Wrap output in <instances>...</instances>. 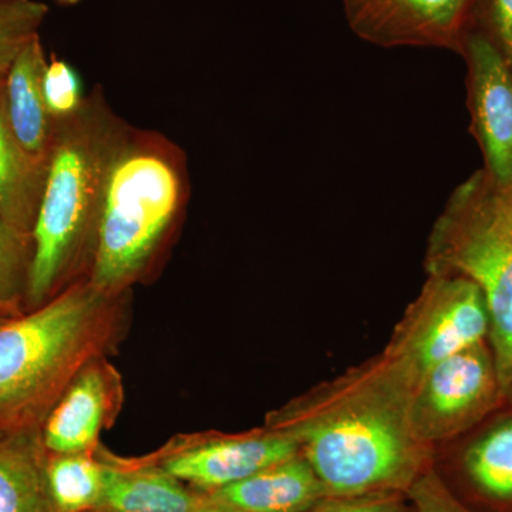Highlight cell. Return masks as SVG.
I'll use <instances>...</instances> for the list:
<instances>
[{"label":"cell","instance_id":"10","mask_svg":"<svg viewBox=\"0 0 512 512\" xmlns=\"http://www.w3.org/2000/svg\"><path fill=\"white\" fill-rule=\"evenodd\" d=\"M296 454H301L298 441L285 431L266 427L244 436L194 441L168 453L160 466L197 493H210Z\"/></svg>","mask_w":512,"mask_h":512},{"label":"cell","instance_id":"13","mask_svg":"<svg viewBox=\"0 0 512 512\" xmlns=\"http://www.w3.org/2000/svg\"><path fill=\"white\" fill-rule=\"evenodd\" d=\"M40 36L29 43L6 73V110L16 140L30 160L47 168L56 137V123L47 110L43 74L47 67Z\"/></svg>","mask_w":512,"mask_h":512},{"label":"cell","instance_id":"8","mask_svg":"<svg viewBox=\"0 0 512 512\" xmlns=\"http://www.w3.org/2000/svg\"><path fill=\"white\" fill-rule=\"evenodd\" d=\"M467 64L471 131L495 191L512 187V66L484 35L468 29L460 47Z\"/></svg>","mask_w":512,"mask_h":512},{"label":"cell","instance_id":"2","mask_svg":"<svg viewBox=\"0 0 512 512\" xmlns=\"http://www.w3.org/2000/svg\"><path fill=\"white\" fill-rule=\"evenodd\" d=\"M128 126L101 86L87 94L77 114L56 123L32 232L25 295L30 309L89 276L111 164Z\"/></svg>","mask_w":512,"mask_h":512},{"label":"cell","instance_id":"5","mask_svg":"<svg viewBox=\"0 0 512 512\" xmlns=\"http://www.w3.org/2000/svg\"><path fill=\"white\" fill-rule=\"evenodd\" d=\"M427 274H453L480 289L501 392L512 390V229L495 214L483 171L461 184L434 224Z\"/></svg>","mask_w":512,"mask_h":512},{"label":"cell","instance_id":"26","mask_svg":"<svg viewBox=\"0 0 512 512\" xmlns=\"http://www.w3.org/2000/svg\"><path fill=\"white\" fill-rule=\"evenodd\" d=\"M19 305L13 303H0V323L5 322L6 319L12 316L19 315Z\"/></svg>","mask_w":512,"mask_h":512},{"label":"cell","instance_id":"19","mask_svg":"<svg viewBox=\"0 0 512 512\" xmlns=\"http://www.w3.org/2000/svg\"><path fill=\"white\" fill-rule=\"evenodd\" d=\"M49 6L39 0H0V74L8 73L22 50L40 36Z\"/></svg>","mask_w":512,"mask_h":512},{"label":"cell","instance_id":"6","mask_svg":"<svg viewBox=\"0 0 512 512\" xmlns=\"http://www.w3.org/2000/svg\"><path fill=\"white\" fill-rule=\"evenodd\" d=\"M488 332L490 316L477 285L460 275L429 274L383 355L417 386L443 360L485 342Z\"/></svg>","mask_w":512,"mask_h":512},{"label":"cell","instance_id":"20","mask_svg":"<svg viewBox=\"0 0 512 512\" xmlns=\"http://www.w3.org/2000/svg\"><path fill=\"white\" fill-rule=\"evenodd\" d=\"M32 262V241L0 215V303L25 301Z\"/></svg>","mask_w":512,"mask_h":512},{"label":"cell","instance_id":"11","mask_svg":"<svg viewBox=\"0 0 512 512\" xmlns=\"http://www.w3.org/2000/svg\"><path fill=\"white\" fill-rule=\"evenodd\" d=\"M121 377L106 357L87 363L50 410L42 439L50 454H93L123 403Z\"/></svg>","mask_w":512,"mask_h":512},{"label":"cell","instance_id":"4","mask_svg":"<svg viewBox=\"0 0 512 512\" xmlns=\"http://www.w3.org/2000/svg\"><path fill=\"white\" fill-rule=\"evenodd\" d=\"M190 195L183 148L130 124L111 164L87 281L110 295L146 281L177 234Z\"/></svg>","mask_w":512,"mask_h":512},{"label":"cell","instance_id":"7","mask_svg":"<svg viewBox=\"0 0 512 512\" xmlns=\"http://www.w3.org/2000/svg\"><path fill=\"white\" fill-rule=\"evenodd\" d=\"M503 396L493 352L478 343L434 366L417 384L410 409L414 433L434 447L470 429Z\"/></svg>","mask_w":512,"mask_h":512},{"label":"cell","instance_id":"12","mask_svg":"<svg viewBox=\"0 0 512 512\" xmlns=\"http://www.w3.org/2000/svg\"><path fill=\"white\" fill-rule=\"evenodd\" d=\"M198 494L202 504L221 512H308L329 497L302 454L228 487Z\"/></svg>","mask_w":512,"mask_h":512},{"label":"cell","instance_id":"23","mask_svg":"<svg viewBox=\"0 0 512 512\" xmlns=\"http://www.w3.org/2000/svg\"><path fill=\"white\" fill-rule=\"evenodd\" d=\"M407 500L413 512H477L450 490L434 466L417 478L407 491Z\"/></svg>","mask_w":512,"mask_h":512},{"label":"cell","instance_id":"27","mask_svg":"<svg viewBox=\"0 0 512 512\" xmlns=\"http://www.w3.org/2000/svg\"><path fill=\"white\" fill-rule=\"evenodd\" d=\"M53 2H56L57 5L60 6H76L82 3L83 0H53Z\"/></svg>","mask_w":512,"mask_h":512},{"label":"cell","instance_id":"17","mask_svg":"<svg viewBox=\"0 0 512 512\" xmlns=\"http://www.w3.org/2000/svg\"><path fill=\"white\" fill-rule=\"evenodd\" d=\"M460 473L480 503L512 511V417L495 424L464 450Z\"/></svg>","mask_w":512,"mask_h":512},{"label":"cell","instance_id":"25","mask_svg":"<svg viewBox=\"0 0 512 512\" xmlns=\"http://www.w3.org/2000/svg\"><path fill=\"white\" fill-rule=\"evenodd\" d=\"M485 180H487V178H485ZM487 185L491 207H493L497 217L500 218L507 227L512 229V187L503 191H495L494 188L488 184V181Z\"/></svg>","mask_w":512,"mask_h":512},{"label":"cell","instance_id":"16","mask_svg":"<svg viewBox=\"0 0 512 512\" xmlns=\"http://www.w3.org/2000/svg\"><path fill=\"white\" fill-rule=\"evenodd\" d=\"M47 168L26 156L6 110V74H0V215L32 241Z\"/></svg>","mask_w":512,"mask_h":512},{"label":"cell","instance_id":"15","mask_svg":"<svg viewBox=\"0 0 512 512\" xmlns=\"http://www.w3.org/2000/svg\"><path fill=\"white\" fill-rule=\"evenodd\" d=\"M40 427L0 430V512H56Z\"/></svg>","mask_w":512,"mask_h":512},{"label":"cell","instance_id":"22","mask_svg":"<svg viewBox=\"0 0 512 512\" xmlns=\"http://www.w3.org/2000/svg\"><path fill=\"white\" fill-rule=\"evenodd\" d=\"M470 29L487 37L512 66V0H476Z\"/></svg>","mask_w":512,"mask_h":512},{"label":"cell","instance_id":"28","mask_svg":"<svg viewBox=\"0 0 512 512\" xmlns=\"http://www.w3.org/2000/svg\"><path fill=\"white\" fill-rule=\"evenodd\" d=\"M195 512H221V511L214 510V508L207 507V505H204L201 503V507L198 508V510Z\"/></svg>","mask_w":512,"mask_h":512},{"label":"cell","instance_id":"9","mask_svg":"<svg viewBox=\"0 0 512 512\" xmlns=\"http://www.w3.org/2000/svg\"><path fill=\"white\" fill-rule=\"evenodd\" d=\"M349 28L380 47L460 52L476 0H342Z\"/></svg>","mask_w":512,"mask_h":512},{"label":"cell","instance_id":"24","mask_svg":"<svg viewBox=\"0 0 512 512\" xmlns=\"http://www.w3.org/2000/svg\"><path fill=\"white\" fill-rule=\"evenodd\" d=\"M308 512H413L407 495L376 494L328 497Z\"/></svg>","mask_w":512,"mask_h":512},{"label":"cell","instance_id":"3","mask_svg":"<svg viewBox=\"0 0 512 512\" xmlns=\"http://www.w3.org/2000/svg\"><path fill=\"white\" fill-rule=\"evenodd\" d=\"M126 295L82 279L0 323V430L42 427L80 370L113 348Z\"/></svg>","mask_w":512,"mask_h":512},{"label":"cell","instance_id":"1","mask_svg":"<svg viewBox=\"0 0 512 512\" xmlns=\"http://www.w3.org/2000/svg\"><path fill=\"white\" fill-rule=\"evenodd\" d=\"M416 386L386 355L353 367L266 421L298 441L329 497L402 494L433 467L412 426Z\"/></svg>","mask_w":512,"mask_h":512},{"label":"cell","instance_id":"21","mask_svg":"<svg viewBox=\"0 0 512 512\" xmlns=\"http://www.w3.org/2000/svg\"><path fill=\"white\" fill-rule=\"evenodd\" d=\"M43 94L47 110L55 123L77 114L87 96L83 92L79 73L69 63L56 57L49 60L43 74Z\"/></svg>","mask_w":512,"mask_h":512},{"label":"cell","instance_id":"18","mask_svg":"<svg viewBox=\"0 0 512 512\" xmlns=\"http://www.w3.org/2000/svg\"><path fill=\"white\" fill-rule=\"evenodd\" d=\"M47 485L56 512H93L104 485V463L93 454H50Z\"/></svg>","mask_w":512,"mask_h":512},{"label":"cell","instance_id":"14","mask_svg":"<svg viewBox=\"0 0 512 512\" xmlns=\"http://www.w3.org/2000/svg\"><path fill=\"white\" fill-rule=\"evenodd\" d=\"M200 507V494L158 464L104 463L103 493L93 512H195Z\"/></svg>","mask_w":512,"mask_h":512}]
</instances>
